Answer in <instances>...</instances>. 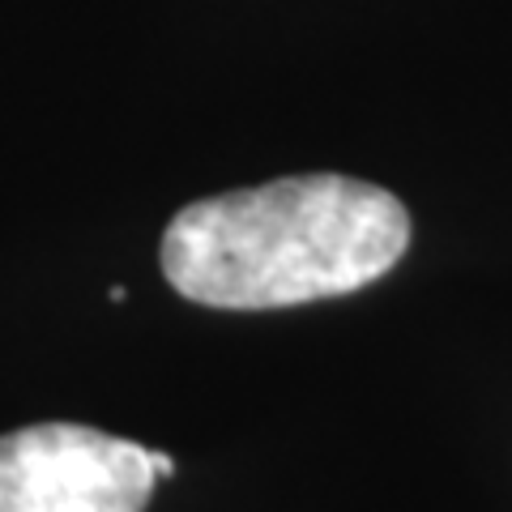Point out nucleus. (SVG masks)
Listing matches in <instances>:
<instances>
[{
  "label": "nucleus",
  "instance_id": "nucleus-1",
  "mask_svg": "<svg viewBox=\"0 0 512 512\" xmlns=\"http://www.w3.org/2000/svg\"><path fill=\"white\" fill-rule=\"evenodd\" d=\"M406 248L410 214L389 188L316 171L184 205L158 261L201 308L265 312L355 295Z\"/></svg>",
  "mask_w": 512,
  "mask_h": 512
},
{
  "label": "nucleus",
  "instance_id": "nucleus-3",
  "mask_svg": "<svg viewBox=\"0 0 512 512\" xmlns=\"http://www.w3.org/2000/svg\"><path fill=\"white\" fill-rule=\"evenodd\" d=\"M150 461H154V474H158V478H167V474H175V461H171L167 453H150Z\"/></svg>",
  "mask_w": 512,
  "mask_h": 512
},
{
  "label": "nucleus",
  "instance_id": "nucleus-2",
  "mask_svg": "<svg viewBox=\"0 0 512 512\" xmlns=\"http://www.w3.org/2000/svg\"><path fill=\"white\" fill-rule=\"evenodd\" d=\"M150 448L82 423H35L0 436V512H146Z\"/></svg>",
  "mask_w": 512,
  "mask_h": 512
}]
</instances>
